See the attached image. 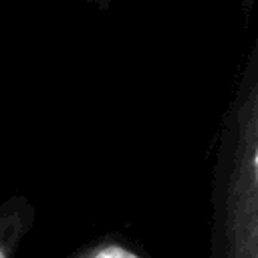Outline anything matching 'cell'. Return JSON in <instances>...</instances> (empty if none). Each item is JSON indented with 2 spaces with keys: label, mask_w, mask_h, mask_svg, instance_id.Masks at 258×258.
<instances>
[{
  "label": "cell",
  "mask_w": 258,
  "mask_h": 258,
  "mask_svg": "<svg viewBox=\"0 0 258 258\" xmlns=\"http://www.w3.org/2000/svg\"><path fill=\"white\" fill-rule=\"evenodd\" d=\"M258 52L252 50L222 131L212 258H258Z\"/></svg>",
  "instance_id": "1"
},
{
  "label": "cell",
  "mask_w": 258,
  "mask_h": 258,
  "mask_svg": "<svg viewBox=\"0 0 258 258\" xmlns=\"http://www.w3.org/2000/svg\"><path fill=\"white\" fill-rule=\"evenodd\" d=\"M36 210L32 202L14 194L0 204V258H14L24 236L32 230Z\"/></svg>",
  "instance_id": "2"
},
{
  "label": "cell",
  "mask_w": 258,
  "mask_h": 258,
  "mask_svg": "<svg viewBox=\"0 0 258 258\" xmlns=\"http://www.w3.org/2000/svg\"><path fill=\"white\" fill-rule=\"evenodd\" d=\"M69 258H143V256L137 254L135 250H131L127 244L107 238V240H95V242L79 248Z\"/></svg>",
  "instance_id": "3"
}]
</instances>
